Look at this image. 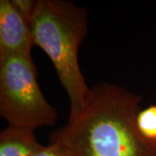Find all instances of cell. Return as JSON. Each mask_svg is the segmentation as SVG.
<instances>
[{"label":"cell","instance_id":"cell-1","mask_svg":"<svg viewBox=\"0 0 156 156\" xmlns=\"http://www.w3.org/2000/svg\"><path fill=\"white\" fill-rule=\"evenodd\" d=\"M140 96L122 87L101 83L90 89L82 111L52 133L73 156H156V144L136 126Z\"/></svg>","mask_w":156,"mask_h":156},{"label":"cell","instance_id":"cell-2","mask_svg":"<svg viewBox=\"0 0 156 156\" xmlns=\"http://www.w3.org/2000/svg\"><path fill=\"white\" fill-rule=\"evenodd\" d=\"M30 27L34 45L49 56L67 92L69 118H74L90 93L78 62V50L88 32L87 11L68 1L38 0Z\"/></svg>","mask_w":156,"mask_h":156},{"label":"cell","instance_id":"cell-3","mask_svg":"<svg viewBox=\"0 0 156 156\" xmlns=\"http://www.w3.org/2000/svg\"><path fill=\"white\" fill-rule=\"evenodd\" d=\"M0 115L11 126L32 130L56 122L57 113L41 91L32 57L0 56Z\"/></svg>","mask_w":156,"mask_h":156},{"label":"cell","instance_id":"cell-4","mask_svg":"<svg viewBox=\"0 0 156 156\" xmlns=\"http://www.w3.org/2000/svg\"><path fill=\"white\" fill-rule=\"evenodd\" d=\"M34 46L29 23L11 0L0 1V56L22 55L32 57Z\"/></svg>","mask_w":156,"mask_h":156},{"label":"cell","instance_id":"cell-5","mask_svg":"<svg viewBox=\"0 0 156 156\" xmlns=\"http://www.w3.org/2000/svg\"><path fill=\"white\" fill-rule=\"evenodd\" d=\"M41 147L32 129L9 125L0 133V156H33Z\"/></svg>","mask_w":156,"mask_h":156},{"label":"cell","instance_id":"cell-6","mask_svg":"<svg viewBox=\"0 0 156 156\" xmlns=\"http://www.w3.org/2000/svg\"><path fill=\"white\" fill-rule=\"evenodd\" d=\"M136 126L144 139L156 144V104L139 110L136 115Z\"/></svg>","mask_w":156,"mask_h":156},{"label":"cell","instance_id":"cell-7","mask_svg":"<svg viewBox=\"0 0 156 156\" xmlns=\"http://www.w3.org/2000/svg\"><path fill=\"white\" fill-rule=\"evenodd\" d=\"M33 156H73L67 147L61 142L50 141L47 146H42Z\"/></svg>","mask_w":156,"mask_h":156},{"label":"cell","instance_id":"cell-8","mask_svg":"<svg viewBox=\"0 0 156 156\" xmlns=\"http://www.w3.org/2000/svg\"><path fill=\"white\" fill-rule=\"evenodd\" d=\"M17 11L29 23H30L37 8V1L33 0H11Z\"/></svg>","mask_w":156,"mask_h":156}]
</instances>
